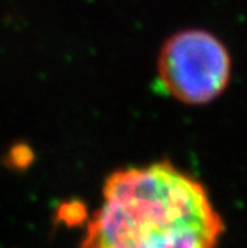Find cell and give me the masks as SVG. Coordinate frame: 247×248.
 Wrapping results in <instances>:
<instances>
[{
	"instance_id": "6da1fadb",
	"label": "cell",
	"mask_w": 247,
	"mask_h": 248,
	"mask_svg": "<svg viewBox=\"0 0 247 248\" xmlns=\"http://www.w3.org/2000/svg\"><path fill=\"white\" fill-rule=\"evenodd\" d=\"M225 223L207 187L170 161L112 172L79 248H217Z\"/></svg>"
},
{
	"instance_id": "7a4b0ae2",
	"label": "cell",
	"mask_w": 247,
	"mask_h": 248,
	"mask_svg": "<svg viewBox=\"0 0 247 248\" xmlns=\"http://www.w3.org/2000/svg\"><path fill=\"white\" fill-rule=\"evenodd\" d=\"M232 57L220 37L206 29H183L168 36L156 58L158 85L185 106H206L231 83Z\"/></svg>"
}]
</instances>
